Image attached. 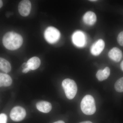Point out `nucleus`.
<instances>
[{
    "mask_svg": "<svg viewBox=\"0 0 123 123\" xmlns=\"http://www.w3.org/2000/svg\"><path fill=\"white\" fill-rule=\"evenodd\" d=\"M12 80L9 75L0 73V87L9 86L12 84Z\"/></svg>",
    "mask_w": 123,
    "mask_h": 123,
    "instance_id": "nucleus-12",
    "label": "nucleus"
},
{
    "mask_svg": "<svg viewBox=\"0 0 123 123\" xmlns=\"http://www.w3.org/2000/svg\"><path fill=\"white\" fill-rule=\"evenodd\" d=\"M0 69L6 73L9 72L11 70L10 64L6 60L0 57Z\"/></svg>",
    "mask_w": 123,
    "mask_h": 123,
    "instance_id": "nucleus-15",
    "label": "nucleus"
},
{
    "mask_svg": "<svg viewBox=\"0 0 123 123\" xmlns=\"http://www.w3.org/2000/svg\"><path fill=\"white\" fill-rule=\"evenodd\" d=\"M110 74V68L106 67L103 70H98L96 74V77L99 81H102L107 79Z\"/></svg>",
    "mask_w": 123,
    "mask_h": 123,
    "instance_id": "nucleus-14",
    "label": "nucleus"
},
{
    "mask_svg": "<svg viewBox=\"0 0 123 123\" xmlns=\"http://www.w3.org/2000/svg\"><path fill=\"white\" fill-rule=\"evenodd\" d=\"M91 1H97V0H90Z\"/></svg>",
    "mask_w": 123,
    "mask_h": 123,
    "instance_id": "nucleus-24",
    "label": "nucleus"
},
{
    "mask_svg": "<svg viewBox=\"0 0 123 123\" xmlns=\"http://www.w3.org/2000/svg\"><path fill=\"white\" fill-rule=\"evenodd\" d=\"M109 57L115 62H119L121 60L123 53L117 47H114L111 49L108 52Z\"/></svg>",
    "mask_w": 123,
    "mask_h": 123,
    "instance_id": "nucleus-9",
    "label": "nucleus"
},
{
    "mask_svg": "<svg viewBox=\"0 0 123 123\" xmlns=\"http://www.w3.org/2000/svg\"><path fill=\"white\" fill-rule=\"evenodd\" d=\"M30 70V68L28 67H27L26 68L23 69L22 72L24 73H28Z\"/></svg>",
    "mask_w": 123,
    "mask_h": 123,
    "instance_id": "nucleus-19",
    "label": "nucleus"
},
{
    "mask_svg": "<svg viewBox=\"0 0 123 123\" xmlns=\"http://www.w3.org/2000/svg\"><path fill=\"white\" fill-rule=\"evenodd\" d=\"M65 123L64 122V121L60 120V121H56V122H55V123Z\"/></svg>",
    "mask_w": 123,
    "mask_h": 123,
    "instance_id": "nucleus-21",
    "label": "nucleus"
},
{
    "mask_svg": "<svg viewBox=\"0 0 123 123\" xmlns=\"http://www.w3.org/2000/svg\"><path fill=\"white\" fill-rule=\"evenodd\" d=\"M10 117L13 121H20L24 119L26 115V111L21 106H16L11 110Z\"/></svg>",
    "mask_w": 123,
    "mask_h": 123,
    "instance_id": "nucleus-5",
    "label": "nucleus"
},
{
    "mask_svg": "<svg viewBox=\"0 0 123 123\" xmlns=\"http://www.w3.org/2000/svg\"><path fill=\"white\" fill-rule=\"evenodd\" d=\"M105 42L100 39L95 42L90 48V52L92 55L98 56L101 54L105 47Z\"/></svg>",
    "mask_w": 123,
    "mask_h": 123,
    "instance_id": "nucleus-8",
    "label": "nucleus"
},
{
    "mask_svg": "<svg viewBox=\"0 0 123 123\" xmlns=\"http://www.w3.org/2000/svg\"><path fill=\"white\" fill-rule=\"evenodd\" d=\"M117 40L120 46H123V31L119 34L117 37Z\"/></svg>",
    "mask_w": 123,
    "mask_h": 123,
    "instance_id": "nucleus-17",
    "label": "nucleus"
},
{
    "mask_svg": "<svg viewBox=\"0 0 123 123\" xmlns=\"http://www.w3.org/2000/svg\"><path fill=\"white\" fill-rule=\"evenodd\" d=\"M120 67L121 69L123 71V60L121 62V64H120Z\"/></svg>",
    "mask_w": 123,
    "mask_h": 123,
    "instance_id": "nucleus-20",
    "label": "nucleus"
},
{
    "mask_svg": "<svg viewBox=\"0 0 123 123\" xmlns=\"http://www.w3.org/2000/svg\"><path fill=\"white\" fill-rule=\"evenodd\" d=\"M72 39L74 44L77 47H82L85 45V35L81 31H77L74 33L72 37Z\"/></svg>",
    "mask_w": 123,
    "mask_h": 123,
    "instance_id": "nucleus-6",
    "label": "nucleus"
},
{
    "mask_svg": "<svg viewBox=\"0 0 123 123\" xmlns=\"http://www.w3.org/2000/svg\"><path fill=\"white\" fill-rule=\"evenodd\" d=\"M115 88L117 92H123V77L117 81L115 84Z\"/></svg>",
    "mask_w": 123,
    "mask_h": 123,
    "instance_id": "nucleus-16",
    "label": "nucleus"
},
{
    "mask_svg": "<svg viewBox=\"0 0 123 123\" xmlns=\"http://www.w3.org/2000/svg\"><path fill=\"white\" fill-rule=\"evenodd\" d=\"M31 9V4L28 0H22L19 3L18 11L19 13L23 17L28 16L30 13Z\"/></svg>",
    "mask_w": 123,
    "mask_h": 123,
    "instance_id": "nucleus-7",
    "label": "nucleus"
},
{
    "mask_svg": "<svg viewBox=\"0 0 123 123\" xmlns=\"http://www.w3.org/2000/svg\"><path fill=\"white\" fill-rule=\"evenodd\" d=\"M79 123H93L92 122H91L90 121H83V122H81Z\"/></svg>",
    "mask_w": 123,
    "mask_h": 123,
    "instance_id": "nucleus-22",
    "label": "nucleus"
},
{
    "mask_svg": "<svg viewBox=\"0 0 123 123\" xmlns=\"http://www.w3.org/2000/svg\"><path fill=\"white\" fill-rule=\"evenodd\" d=\"M36 106L40 111L45 113L50 112L52 108V106L50 103L44 101L38 102L36 104Z\"/></svg>",
    "mask_w": 123,
    "mask_h": 123,
    "instance_id": "nucleus-11",
    "label": "nucleus"
},
{
    "mask_svg": "<svg viewBox=\"0 0 123 123\" xmlns=\"http://www.w3.org/2000/svg\"><path fill=\"white\" fill-rule=\"evenodd\" d=\"M7 115L5 114H0V123H7Z\"/></svg>",
    "mask_w": 123,
    "mask_h": 123,
    "instance_id": "nucleus-18",
    "label": "nucleus"
},
{
    "mask_svg": "<svg viewBox=\"0 0 123 123\" xmlns=\"http://www.w3.org/2000/svg\"><path fill=\"white\" fill-rule=\"evenodd\" d=\"M23 39L21 36L14 32H9L3 37L2 43L6 48L11 50H17L22 46Z\"/></svg>",
    "mask_w": 123,
    "mask_h": 123,
    "instance_id": "nucleus-1",
    "label": "nucleus"
},
{
    "mask_svg": "<svg viewBox=\"0 0 123 123\" xmlns=\"http://www.w3.org/2000/svg\"><path fill=\"white\" fill-rule=\"evenodd\" d=\"M44 36L47 42L49 43H54L59 39L60 33L56 28L50 26L46 29Z\"/></svg>",
    "mask_w": 123,
    "mask_h": 123,
    "instance_id": "nucleus-4",
    "label": "nucleus"
},
{
    "mask_svg": "<svg viewBox=\"0 0 123 123\" xmlns=\"http://www.w3.org/2000/svg\"><path fill=\"white\" fill-rule=\"evenodd\" d=\"M2 6H3V2L2 1L0 0V8L2 7Z\"/></svg>",
    "mask_w": 123,
    "mask_h": 123,
    "instance_id": "nucleus-23",
    "label": "nucleus"
},
{
    "mask_svg": "<svg viewBox=\"0 0 123 123\" xmlns=\"http://www.w3.org/2000/svg\"><path fill=\"white\" fill-rule=\"evenodd\" d=\"M27 64V67L30 70H35L39 68L41 64V61L39 58L34 56L30 59Z\"/></svg>",
    "mask_w": 123,
    "mask_h": 123,
    "instance_id": "nucleus-13",
    "label": "nucleus"
},
{
    "mask_svg": "<svg viewBox=\"0 0 123 123\" xmlns=\"http://www.w3.org/2000/svg\"><path fill=\"white\" fill-rule=\"evenodd\" d=\"M62 86L67 98L69 99L74 98L77 91V87L75 82L72 79L67 78L62 81Z\"/></svg>",
    "mask_w": 123,
    "mask_h": 123,
    "instance_id": "nucleus-3",
    "label": "nucleus"
},
{
    "mask_svg": "<svg viewBox=\"0 0 123 123\" xmlns=\"http://www.w3.org/2000/svg\"><path fill=\"white\" fill-rule=\"evenodd\" d=\"M83 20L86 24L89 25H92L96 22L97 16L93 12L88 11L84 14Z\"/></svg>",
    "mask_w": 123,
    "mask_h": 123,
    "instance_id": "nucleus-10",
    "label": "nucleus"
},
{
    "mask_svg": "<svg viewBox=\"0 0 123 123\" xmlns=\"http://www.w3.org/2000/svg\"><path fill=\"white\" fill-rule=\"evenodd\" d=\"M81 108L84 114L88 115L93 114L96 111L94 98L91 95H87L81 102Z\"/></svg>",
    "mask_w": 123,
    "mask_h": 123,
    "instance_id": "nucleus-2",
    "label": "nucleus"
}]
</instances>
